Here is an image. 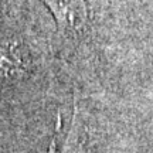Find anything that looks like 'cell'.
Wrapping results in <instances>:
<instances>
[{
  "mask_svg": "<svg viewBox=\"0 0 153 153\" xmlns=\"http://www.w3.org/2000/svg\"><path fill=\"white\" fill-rule=\"evenodd\" d=\"M31 68V58L24 44L17 40L0 43V84L23 79Z\"/></svg>",
  "mask_w": 153,
  "mask_h": 153,
  "instance_id": "cell-1",
  "label": "cell"
},
{
  "mask_svg": "<svg viewBox=\"0 0 153 153\" xmlns=\"http://www.w3.org/2000/svg\"><path fill=\"white\" fill-rule=\"evenodd\" d=\"M55 16L61 31L76 34L82 30L88 19L87 4L84 0H44Z\"/></svg>",
  "mask_w": 153,
  "mask_h": 153,
  "instance_id": "cell-2",
  "label": "cell"
}]
</instances>
